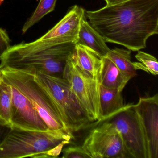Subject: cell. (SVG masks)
Segmentation results:
<instances>
[{"label":"cell","mask_w":158,"mask_h":158,"mask_svg":"<svg viewBox=\"0 0 158 158\" xmlns=\"http://www.w3.org/2000/svg\"><path fill=\"white\" fill-rule=\"evenodd\" d=\"M85 15L106 42L131 51L145 49L149 38L158 34V0H127Z\"/></svg>","instance_id":"1"},{"label":"cell","mask_w":158,"mask_h":158,"mask_svg":"<svg viewBox=\"0 0 158 158\" xmlns=\"http://www.w3.org/2000/svg\"><path fill=\"white\" fill-rule=\"evenodd\" d=\"M73 139V135L61 132L12 127L0 146V158H56Z\"/></svg>","instance_id":"2"},{"label":"cell","mask_w":158,"mask_h":158,"mask_svg":"<svg viewBox=\"0 0 158 158\" xmlns=\"http://www.w3.org/2000/svg\"><path fill=\"white\" fill-rule=\"evenodd\" d=\"M76 44H59L23 55L5 53L0 59V70L10 68L33 75L41 73L63 77L67 60L73 54Z\"/></svg>","instance_id":"3"},{"label":"cell","mask_w":158,"mask_h":158,"mask_svg":"<svg viewBox=\"0 0 158 158\" xmlns=\"http://www.w3.org/2000/svg\"><path fill=\"white\" fill-rule=\"evenodd\" d=\"M0 76L15 87L32 102L50 131L73 135L65 126L58 109L48 90L35 75L10 68L0 70Z\"/></svg>","instance_id":"4"},{"label":"cell","mask_w":158,"mask_h":158,"mask_svg":"<svg viewBox=\"0 0 158 158\" xmlns=\"http://www.w3.org/2000/svg\"><path fill=\"white\" fill-rule=\"evenodd\" d=\"M35 75L50 94L63 121L71 133H77L91 123L64 78L41 73Z\"/></svg>","instance_id":"5"},{"label":"cell","mask_w":158,"mask_h":158,"mask_svg":"<svg viewBox=\"0 0 158 158\" xmlns=\"http://www.w3.org/2000/svg\"><path fill=\"white\" fill-rule=\"evenodd\" d=\"M85 17V10L77 5H74L57 24L41 37L33 42H22L11 46L6 53L22 55L59 44L77 43L81 23Z\"/></svg>","instance_id":"6"},{"label":"cell","mask_w":158,"mask_h":158,"mask_svg":"<svg viewBox=\"0 0 158 158\" xmlns=\"http://www.w3.org/2000/svg\"><path fill=\"white\" fill-rule=\"evenodd\" d=\"M71 56L67 60L63 78L68 82L90 122L99 123L101 118L99 74L94 76L80 69L74 63Z\"/></svg>","instance_id":"7"},{"label":"cell","mask_w":158,"mask_h":158,"mask_svg":"<svg viewBox=\"0 0 158 158\" xmlns=\"http://www.w3.org/2000/svg\"><path fill=\"white\" fill-rule=\"evenodd\" d=\"M133 105H125L105 121L112 123L118 130L130 158H149L146 139Z\"/></svg>","instance_id":"8"},{"label":"cell","mask_w":158,"mask_h":158,"mask_svg":"<svg viewBox=\"0 0 158 158\" xmlns=\"http://www.w3.org/2000/svg\"><path fill=\"white\" fill-rule=\"evenodd\" d=\"M90 130L82 146L91 158H130L122 137L110 122H101Z\"/></svg>","instance_id":"9"},{"label":"cell","mask_w":158,"mask_h":158,"mask_svg":"<svg viewBox=\"0 0 158 158\" xmlns=\"http://www.w3.org/2000/svg\"><path fill=\"white\" fill-rule=\"evenodd\" d=\"M133 108L146 139L149 158H158V94L140 97Z\"/></svg>","instance_id":"10"},{"label":"cell","mask_w":158,"mask_h":158,"mask_svg":"<svg viewBox=\"0 0 158 158\" xmlns=\"http://www.w3.org/2000/svg\"><path fill=\"white\" fill-rule=\"evenodd\" d=\"M11 86L12 126L27 130L50 131L47 123L30 101L19 89L12 85Z\"/></svg>","instance_id":"11"},{"label":"cell","mask_w":158,"mask_h":158,"mask_svg":"<svg viewBox=\"0 0 158 158\" xmlns=\"http://www.w3.org/2000/svg\"><path fill=\"white\" fill-rule=\"evenodd\" d=\"M77 43L89 48L102 58L107 57L110 50L104 39L86 21V17L81 23Z\"/></svg>","instance_id":"12"},{"label":"cell","mask_w":158,"mask_h":158,"mask_svg":"<svg viewBox=\"0 0 158 158\" xmlns=\"http://www.w3.org/2000/svg\"><path fill=\"white\" fill-rule=\"evenodd\" d=\"M99 77L101 85L122 92L130 80L107 57L102 58Z\"/></svg>","instance_id":"13"},{"label":"cell","mask_w":158,"mask_h":158,"mask_svg":"<svg viewBox=\"0 0 158 158\" xmlns=\"http://www.w3.org/2000/svg\"><path fill=\"white\" fill-rule=\"evenodd\" d=\"M71 58L82 70L94 76L99 74L102 58L89 48L76 43Z\"/></svg>","instance_id":"14"},{"label":"cell","mask_w":158,"mask_h":158,"mask_svg":"<svg viewBox=\"0 0 158 158\" xmlns=\"http://www.w3.org/2000/svg\"><path fill=\"white\" fill-rule=\"evenodd\" d=\"M101 122H103L119 111L124 106L122 92L100 86Z\"/></svg>","instance_id":"15"},{"label":"cell","mask_w":158,"mask_h":158,"mask_svg":"<svg viewBox=\"0 0 158 158\" xmlns=\"http://www.w3.org/2000/svg\"><path fill=\"white\" fill-rule=\"evenodd\" d=\"M131 53L130 50L115 48L110 50L107 56L129 80L136 75L135 62L131 61Z\"/></svg>","instance_id":"16"},{"label":"cell","mask_w":158,"mask_h":158,"mask_svg":"<svg viewBox=\"0 0 158 158\" xmlns=\"http://www.w3.org/2000/svg\"><path fill=\"white\" fill-rule=\"evenodd\" d=\"M57 0H40L37 7L31 16L27 20L22 29L23 35L25 34L33 26L44 16L55 10Z\"/></svg>","instance_id":"17"},{"label":"cell","mask_w":158,"mask_h":158,"mask_svg":"<svg viewBox=\"0 0 158 158\" xmlns=\"http://www.w3.org/2000/svg\"><path fill=\"white\" fill-rule=\"evenodd\" d=\"M12 88L0 76V119L11 124Z\"/></svg>","instance_id":"18"},{"label":"cell","mask_w":158,"mask_h":158,"mask_svg":"<svg viewBox=\"0 0 158 158\" xmlns=\"http://www.w3.org/2000/svg\"><path fill=\"white\" fill-rule=\"evenodd\" d=\"M139 62H135L136 70H142L154 76L158 74V62L151 54L139 50L135 56Z\"/></svg>","instance_id":"19"},{"label":"cell","mask_w":158,"mask_h":158,"mask_svg":"<svg viewBox=\"0 0 158 158\" xmlns=\"http://www.w3.org/2000/svg\"><path fill=\"white\" fill-rule=\"evenodd\" d=\"M62 158H91L82 146H70L63 149Z\"/></svg>","instance_id":"20"},{"label":"cell","mask_w":158,"mask_h":158,"mask_svg":"<svg viewBox=\"0 0 158 158\" xmlns=\"http://www.w3.org/2000/svg\"><path fill=\"white\" fill-rule=\"evenodd\" d=\"M11 40L5 29L0 27V59L11 48Z\"/></svg>","instance_id":"21"},{"label":"cell","mask_w":158,"mask_h":158,"mask_svg":"<svg viewBox=\"0 0 158 158\" xmlns=\"http://www.w3.org/2000/svg\"><path fill=\"white\" fill-rule=\"evenodd\" d=\"M12 128L11 125L7 123L0 119V146L6 139Z\"/></svg>","instance_id":"22"},{"label":"cell","mask_w":158,"mask_h":158,"mask_svg":"<svg viewBox=\"0 0 158 158\" xmlns=\"http://www.w3.org/2000/svg\"><path fill=\"white\" fill-rule=\"evenodd\" d=\"M104 1L106 2V5H112L122 3L127 0H104Z\"/></svg>","instance_id":"23"},{"label":"cell","mask_w":158,"mask_h":158,"mask_svg":"<svg viewBox=\"0 0 158 158\" xmlns=\"http://www.w3.org/2000/svg\"><path fill=\"white\" fill-rule=\"evenodd\" d=\"M2 1H3V0H0V5H1V3Z\"/></svg>","instance_id":"24"}]
</instances>
